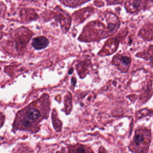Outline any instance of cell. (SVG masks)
<instances>
[{"label":"cell","instance_id":"obj_1","mask_svg":"<svg viewBox=\"0 0 153 153\" xmlns=\"http://www.w3.org/2000/svg\"><path fill=\"white\" fill-rule=\"evenodd\" d=\"M49 112L48 104L40 101L33 103L18 113L13 128L34 133L38 131L40 123L48 117Z\"/></svg>","mask_w":153,"mask_h":153},{"label":"cell","instance_id":"obj_2","mask_svg":"<svg viewBox=\"0 0 153 153\" xmlns=\"http://www.w3.org/2000/svg\"><path fill=\"white\" fill-rule=\"evenodd\" d=\"M151 139V132L148 129L145 128L137 129L133 140L130 144V150L135 153H147Z\"/></svg>","mask_w":153,"mask_h":153},{"label":"cell","instance_id":"obj_3","mask_svg":"<svg viewBox=\"0 0 153 153\" xmlns=\"http://www.w3.org/2000/svg\"><path fill=\"white\" fill-rule=\"evenodd\" d=\"M49 44V42L46 37L39 36L33 38L32 45L36 50H41L46 48Z\"/></svg>","mask_w":153,"mask_h":153},{"label":"cell","instance_id":"obj_4","mask_svg":"<svg viewBox=\"0 0 153 153\" xmlns=\"http://www.w3.org/2000/svg\"><path fill=\"white\" fill-rule=\"evenodd\" d=\"M68 153H94L93 150L85 145H78L71 146L69 148Z\"/></svg>","mask_w":153,"mask_h":153},{"label":"cell","instance_id":"obj_5","mask_svg":"<svg viewBox=\"0 0 153 153\" xmlns=\"http://www.w3.org/2000/svg\"><path fill=\"white\" fill-rule=\"evenodd\" d=\"M120 58H118V63L121 65V67L128 68L130 63V59L127 57H120Z\"/></svg>","mask_w":153,"mask_h":153}]
</instances>
